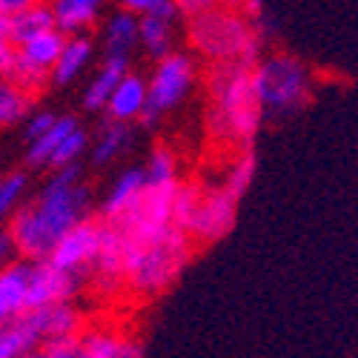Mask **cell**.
Returning <instances> with one entry per match:
<instances>
[{"instance_id":"obj_1","label":"cell","mask_w":358,"mask_h":358,"mask_svg":"<svg viewBox=\"0 0 358 358\" xmlns=\"http://www.w3.org/2000/svg\"><path fill=\"white\" fill-rule=\"evenodd\" d=\"M89 210H92V195L80 178V164L52 169L43 187L32 198H26L6 221L17 258H46L57 238L89 218Z\"/></svg>"},{"instance_id":"obj_2","label":"cell","mask_w":358,"mask_h":358,"mask_svg":"<svg viewBox=\"0 0 358 358\" xmlns=\"http://www.w3.org/2000/svg\"><path fill=\"white\" fill-rule=\"evenodd\" d=\"M264 117L266 115L252 83V66H210L206 72V129L218 143L232 149L252 146Z\"/></svg>"},{"instance_id":"obj_3","label":"cell","mask_w":358,"mask_h":358,"mask_svg":"<svg viewBox=\"0 0 358 358\" xmlns=\"http://www.w3.org/2000/svg\"><path fill=\"white\" fill-rule=\"evenodd\" d=\"M192 258V238L166 224L152 232H127L124 287L138 298H155L166 292Z\"/></svg>"},{"instance_id":"obj_4","label":"cell","mask_w":358,"mask_h":358,"mask_svg":"<svg viewBox=\"0 0 358 358\" xmlns=\"http://www.w3.org/2000/svg\"><path fill=\"white\" fill-rule=\"evenodd\" d=\"M187 43L198 61L218 64H247L252 66L264 49L250 15L238 6L218 3L201 15L187 17Z\"/></svg>"},{"instance_id":"obj_5","label":"cell","mask_w":358,"mask_h":358,"mask_svg":"<svg viewBox=\"0 0 358 358\" xmlns=\"http://www.w3.org/2000/svg\"><path fill=\"white\" fill-rule=\"evenodd\" d=\"M252 83L266 117H289L313 98L315 75L289 52H261L252 64Z\"/></svg>"},{"instance_id":"obj_6","label":"cell","mask_w":358,"mask_h":358,"mask_svg":"<svg viewBox=\"0 0 358 358\" xmlns=\"http://www.w3.org/2000/svg\"><path fill=\"white\" fill-rule=\"evenodd\" d=\"M201 83L198 57L184 49H172L158 57L152 72L146 75V109L141 115V127L155 129L169 112H175Z\"/></svg>"},{"instance_id":"obj_7","label":"cell","mask_w":358,"mask_h":358,"mask_svg":"<svg viewBox=\"0 0 358 358\" xmlns=\"http://www.w3.org/2000/svg\"><path fill=\"white\" fill-rule=\"evenodd\" d=\"M238 203H241V198H235L221 181L218 184H198V201H195V213H192L187 235L195 244L221 241V238L229 235V229L235 227Z\"/></svg>"},{"instance_id":"obj_8","label":"cell","mask_w":358,"mask_h":358,"mask_svg":"<svg viewBox=\"0 0 358 358\" xmlns=\"http://www.w3.org/2000/svg\"><path fill=\"white\" fill-rule=\"evenodd\" d=\"M66 35L61 29H46V32L26 38L23 43H17V55H15V69L9 75V80H15L20 89H26L29 95H38L41 89L49 86V72L57 61V55L64 49Z\"/></svg>"},{"instance_id":"obj_9","label":"cell","mask_w":358,"mask_h":358,"mask_svg":"<svg viewBox=\"0 0 358 358\" xmlns=\"http://www.w3.org/2000/svg\"><path fill=\"white\" fill-rule=\"evenodd\" d=\"M98 244H101V218H83L80 224H75L72 229H66L57 244L52 247V252L46 255L55 266H61L66 273H75V275H86L89 266L95 261V252H98Z\"/></svg>"},{"instance_id":"obj_10","label":"cell","mask_w":358,"mask_h":358,"mask_svg":"<svg viewBox=\"0 0 358 358\" xmlns=\"http://www.w3.org/2000/svg\"><path fill=\"white\" fill-rule=\"evenodd\" d=\"M124 261H127V229L115 221H101V244L89 266V278L101 292L124 289Z\"/></svg>"},{"instance_id":"obj_11","label":"cell","mask_w":358,"mask_h":358,"mask_svg":"<svg viewBox=\"0 0 358 358\" xmlns=\"http://www.w3.org/2000/svg\"><path fill=\"white\" fill-rule=\"evenodd\" d=\"M83 278L55 266L49 258L29 261V310L49 307L57 301H72L80 292Z\"/></svg>"},{"instance_id":"obj_12","label":"cell","mask_w":358,"mask_h":358,"mask_svg":"<svg viewBox=\"0 0 358 358\" xmlns=\"http://www.w3.org/2000/svg\"><path fill=\"white\" fill-rule=\"evenodd\" d=\"M26 315L38 336V344L66 341V338H78L83 333V313L72 301H57L49 307L26 310Z\"/></svg>"},{"instance_id":"obj_13","label":"cell","mask_w":358,"mask_h":358,"mask_svg":"<svg viewBox=\"0 0 358 358\" xmlns=\"http://www.w3.org/2000/svg\"><path fill=\"white\" fill-rule=\"evenodd\" d=\"M98 55V41L92 32H80V35H66L64 49L57 55V61L49 72V86H72L78 83L86 69L95 64Z\"/></svg>"},{"instance_id":"obj_14","label":"cell","mask_w":358,"mask_h":358,"mask_svg":"<svg viewBox=\"0 0 358 358\" xmlns=\"http://www.w3.org/2000/svg\"><path fill=\"white\" fill-rule=\"evenodd\" d=\"M146 109V78L141 72H127L117 86L112 89V95L103 106L109 121H121V124H138L141 115Z\"/></svg>"},{"instance_id":"obj_15","label":"cell","mask_w":358,"mask_h":358,"mask_svg":"<svg viewBox=\"0 0 358 358\" xmlns=\"http://www.w3.org/2000/svg\"><path fill=\"white\" fill-rule=\"evenodd\" d=\"M138 23L141 17L127 9H112L109 15H103L98 23V43L103 55L132 57V52L138 49Z\"/></svg>"},{"instance_id":"obj_16","label":"cell","mask_w":358,"mask_h":358,"mask_svg":"<svg viewBox=\"0 0 358 358\" xmlns=\"http://www.w3.org/2000/svg\"><path fill=\"white\" fill-rule=\"evenodd\" d=\"M132 57H117V55H103L101 66H95V72L89 75L86 86H83V95H80V106L86 112H103L112 89L117 86L127 72H129Z\"/></svg>"},{"instance_id":"obj_17","label":"cell","mask_w":358,"mask_h":358,"mask_svg":"<svg viewBox=\"0 0 358 358\" xmlns=\"http://www.w3.org/2000/svg\"><path fill=\"white\" fill-rule=\"evenodd\" d=\"M109 0H49L55 26L64 35H80L98 29L101 17L106 15Z\"/></svg>"},{"instance_id":"obj_18","label":"cell","mask_w":358,"mask_h":358,"mask_svg":"<svg viewBox=\"0 0 358 358\" xmlns=\"http://www.w3.org/2000/svg\"><path fill=\"white\" fill-rule=\"evenodd\" d=\"M146 187L143 166H124L115 175V181L109 184L106 195L101 198V221H117L129 206L141 198Z\"/></svg>"},{"instance_id":"obj_19","label":"cell","mask_w":358,"mask_h":358,"mask_svg":"<svg viewBox=\"0 0 358 358\" xmlns=\"http://www.w3.org/2000/svg\"><path fill=\"white\" fill-rule=\"evenodd\" d=\"M29 310V261L17 258L0 270V324Z\"/></svg>"},{"instance_id":"obj_20","label":"cell","mask_w":358,"mask_h":358,"mask_svg":"<svg viewBox=\"0 0 358 358\" xmlns=\"http://www.w3.org/2000/svg\"><path fill=\"white\" fill-rule=\"evenodd\" d=\"M135 146V127L121 124V121H109L95 138H89V158L95 166H109L115 161H121L129 149Z\"/></svg>"},{"instance_id":"obj_21","label":"cell","mask_w":358,"mask_h":358,"mask_svg":"<svg viewBox=\"0 0 358 358\" xmlns=\"http://www.w3.org/2000/svg\"><path fill=\"white\" fill-rule=\"evenodd\" d=\"M178 20H166V17H155L146 15L138 23V49L149 57V61H158V57L169 55L172 49H178Z\"/></svg>"},{"instance_id":"obj_22","label":"cell","mask_w":358,"mask_h":358,"mask_svg":"<svg viewBox=\"0 0 358 358\" xmlns=\"http://www.w3.org/2000/svg\"><path fill=\"white\" fill-rule=\"evenodd\" d=\"M80 121L75 115H57L55 124L35 141H26V169H49V161L55 155L57 143H61Z\"/></svg>"},{"instance_id":"obj_23","label":"cell","mask_w":358,"mask_h":358,"mask_svg":"<svg viewBox=\"0 0 358 358\" xmlns=\"http://www.w3.org/2000/svg\"><path fill=\"white\" fill-rule=\"evenodd\" d=\"M46 29H55V15H52L49 0H38V3L26 6L9 17V41L17 46L26 38H35V35L46 32Z\"/></svg>"},{"instance_id":"obj_24","label":"cell","mask_w":358,"mask_h":358,"mask_svg":"<svg viewBox=\"0 0 358 358\" xmlns=\"http://www.w3.org/2000/svg\"><path fill=\"white\" fill-rule=\"evenodd\" d=\"M38 344V336L29 324V315H17L9 324H0V358H26Z\"/></svg>"},{"instance_id":"obj_25","label":"cell","mask_w":358,"mask_h":358,"mask_svg":"<svg viewBox=\"0 0 358 358\" xmlns=\"http://www.w3.org/2000/svg\"><path fill=\"white\" fill-rule=\"evenodd\" d=\"M32 98L26 89H20L15 80L0 78V129H12L26 121L32 112Z\"/></svg>"},{"instance_id":"obj_26","label":"cell","mask_w":358,"mask_h":358,"mask_svg":"<svg viewBox=\"0 0 358 358\" xmlns=\"http://www.w3.org/2000/svg\"><path fill=\"white\" fill-rule=\"evenodd\" d=\"M255 152H252V146H241V149H235V155L229 158V164L224 166L221 172V184L235 195V198H244L250 184H252V178H255Z\"/></svg>"},{"instance_id":"obj_27","label":"cell","mask_w":358,"mask_h":358,"mask_svg":"<svg viewBox=\"0 0 358 358\" xmlns=\"http://www.w3.org/2000/svg\"><path fill=\"white\" fill-rule=\"evenodd\" d=\"M143 175H146V184H181V161H178L175 149L166 143L149 149Z\"/></svg>"},{"instance_id":"obj_28","label":"cell","mask_w":358,"mask_h":358,"mask_svg":"<svg viewBox=\"0 0 358 358\" xmlns=\"http://www.w3.org/2000/svg\"><path fill=\"white\" fill-rule=\"evenodd\" d=\"M29 187H32V181H29L26 169H15L0 178V224H6L9 215L29 198Z\"/></svg>"},{"instance_id":"obj_29","label":"cell","mask_w":358,"mask_h":358,"mask_svg":"<svg viewBox=\"0 0 358 358\" xmlns=\"http://www.w3.org/2000/svg\"><path fill=\"white\" fill-rule=\"evenodd\" d=\"M86 152H89V132L78 124L61 143H57L55 155H52V161H49V172H52V169H61V166L80 164Z\"/></svg>"},{"instance_id":"obj_30","label":"cell","mask_w":358,"mask_h":358,"mask_svg":"<svg viewBox=\"0 0 358 358\" xmlns=\"http://www.w3.org/2000/svg\"><path fill=\"white\" fill-rule=\"evenodd\" d=\"M115 9H127L138 17H146V15H155V17H166V20H178V6L175 0H109Z\"/></svg>"},{"instance_id":"obj_31","label":"cell","mask_w":358,"mask_h":358,"mask_svg":"<svg viewBox=\"0 0 358 358\" xmlns=\"http://www.w3.org/2000/svg\"><path fill=\"white\" fill-rule=\"evenodd\" d=\"M80 338V336H78ZM78 338H66V341H49L41 344L29 352L26 358H78Z\"/></svg>"},{"instance_id":"obj_32","label":"cell","mask_w":358,"mask_h":358,"mask_svg":"<svg viewBox=\"0 0 358 358\" xmlns=\"http://www.w3.org/2000/svg\"><path fill=\"white\" fill-rule=\"evenodd\" d=\"M55 112H49V109H32V112H29L26 115V121H23V138L26 141H35V138H41L52 124H55Z\"/></svg>"},{"instance_id":"obj_33","label":"cell","mask_w":358,"mask_h":358,"mask_svg":"<svg viewBox=\"0 0 358 358\" xmlns=\"http://www.w3.org/2000/svg\"><path fill=\"white\" fill-rule=\"evenodd\" d=\"M17 261V250H15V241H12V232L6 224H0V270H3L6 264Z\"/></svg>"},{"instance_id":"obj_34","label":"cell","mask_w":358,"mask_h":358,"mask_svg":"<svg viewBox=\"0 0 358 358\" xmlns=\"http://www.w3.org/2000/svg\"><path fill=\"white\" fill-rule=\"evenodd\" d=\"M221 0H175V6H178V15L181 17H192V15H201L206 9H213L218 6Z\"/></svg>"},{"instance_id":"obj_35","label":"cell","mask_w":358,"mask_h":358,"mask_svg":"<svg viewBox=\"0 0 358 358\" xmlns=\"http://www.w3.org/2000/svg\"><path fill=\"white\" fill-rule=\"evenodd\" d=\"M15 55H17L15 43H12L9 38H0V78H9V75H12V69H15Z\"/></svg>"},{"instance_id":"obj_36","label":"cell","mask_w":358,"mask_h":358,"mask_svg":"<svg viewBox=\"0 0 358 358\" xmlns=\"http://www.w3.org/2000/svg\"><path fill=\"white\" fill-rule=\"evenodd\" d=\"M32 3H38V0H0V12L3 15H17L20 9H26V6H32Z\"/></svg>"},{"instance_id":"obj_37","label":"cell","mask_w":358,"mask_h":358,"mask_svg":"<svg viewBox=\"0 0 358 358\" xmlns=\"http://www.w3.org/2000/svg\"><path fill=\"white\" fill-rule=\"evenodd\" d=\"M0 38H9V15L0 12Z\"/></svg>"},{"instance_id":"obj_38","label":"cell","mask_w":358,"mask_h":358,"mask_svg":"<svg viewBox=\"0 0 358 358\" xmlns=\"http://www.w3.org/2000/svg\"><path fill=\"white\" fill-rule=\"evenodd\" d=\"M221 3H227V6H238V9H241V6L247 3V0H221Z\"/></svg>"}]
</instances>
